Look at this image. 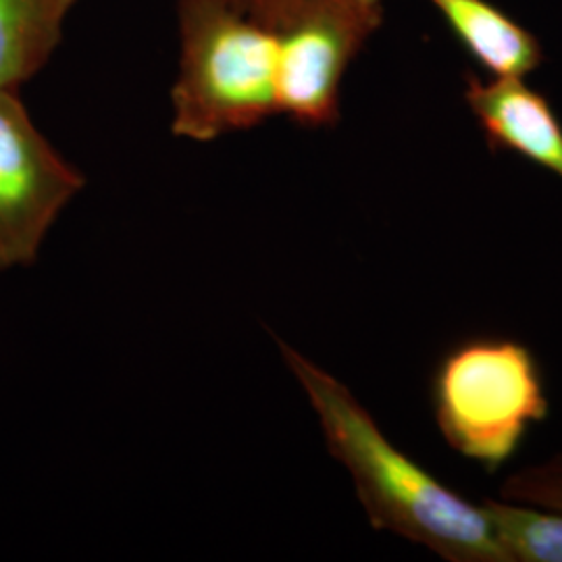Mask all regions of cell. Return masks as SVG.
I'll use <instances>...</instances> for the list:
<instances>
[{
  "label": "cell",
  "mask_w": 562,
  "mask_h": 562,
  "mask_svg": "<svg viewBox=\"0 0 562 562\" xmlns=\"http://www.w3.org/2000/svg\"><path fill=\"white\" fill-rule=\"evenodd\" d=\"M280 348L375 529L422 543L446 561L506 562L480 504L462 498L390 442L344 383L292 346L280 341Z\"/></svg>",
  "instance_id": "cell-1"
},
{
  "label": "cell",
  "mask_w": 562,
  "mask_h": 562,
  "mask_svg": "<svg viewBox=\"0 0 562 562\" xmlns=\"http://www.w3.org/2000/svg\"><path fill=\"white\" fill-rule=\"evenodd\" d=\"M176 7L173 136L213 142L280 115V42L261 0H176Z\"/></svg>",
  "instance_id": "cell-2"
},
{
  "label": "cell",
  "mask_w": 562,
  "mask_h": 562,
  "mask_svg": "<svg viewBox=\"0 0 562 562\" xmlns=\"http://www.w3.org/2000/svg\"><path fill=\"white\" fill-rule=\"evenodd\" d=\"M434 419L462 459L496 473L548 419L542 367L513 338L475 336L443 355L431 378Z\"/></svg>",
  "instance_id": "cell-3"
},
{
  "label": "cell",
  "mask_w": 562,
  "mask_h": 562,
  "mask_svg": "<svg viewBox=\"0 0 562 562\" xmlns=\"http://www.w3.org/2000/svg\"><path fill=\"white\" fill-rule=\"evenodd\" d=\"M280 42L278 113L334 127L341 81L385 21L383 0H261Z\"/></svg>",
  "instance_id": "cell-4"
},
{
  "label": "cell",
  "mask_w": 562,
  "mask_h": 562,
  "mask_svg": "<svg viewBox=\"0 0 562 562\" xmlns=\"http://www.w3.org/2000/svg\"><path fill=\"white\" fill-rule=\"evenodd\" d=\"M21 90H0V271L30 267L86 180L36 127Z\"/></svg>",
  "instance_id": "cell-5"
},
{
  "label": "cell",
  "mask_w": 562,
  "mask_h": 562,
  "mask_svg": "<svg viewBox=\"0 0 562 562\" xmlns=\"http://www.w3.org/2000/svg\"><path fill=\"white\" fill-rule=\"evenodd\" d=\"M462 99L492 153H510L562 181V121L521 78L464 74Z\"/></svg>",
  "instance_id": "cell-6"
},
{
  "label": "cell",
  "mask_w": 562,
  "mask_h": 562,
  "mask_svg": "<svg viewBox=\"0 0 562 562\" xmlns=\"http://www.w3.org/2000/svg\"><path fill=\"white\" fill-rule=\"evenodd\" d=\"M442 18L448 32L462 50L482 67L490 78L527 80L542 67L546 53L536 38L515 18L490 0H425Z\"/></svg>",
  "instance_id": "cell-7"
},
{
  "label": "cell",
  "mask_w": 562,
  "mask_h": 562,
  "mask_svg": "<svg viewBox=\"0 0 562 562\" xmlns=\"http://www.w3.org/2000/svg\"><path fill=\"white\" fill-rule=\"evenodd\" d=\"M80 0H0V90H21L59 50Z\"/></svg>",
  "instance_id": "cell-8"
},
{
  "label": "cell",
  "mask_w": 562,
  "mask_h": 562,
  "mask_svg": "<svg viewBox=\"0 0 562 562\" xmlns=\"http://www.w3.org/2000/svg\"><path fill=\"white\" fill-rule=\"evenodd\" d=\"M480 506L506 562H562V513L504 498Z\"/></svg>",
  "instance_id": "cell-9"
},
{
  "label": "cell",
  "mask_w": 562,
  "mask_h": 562,
  "mask_svg": "<svg viewBox=\"0 0 562 562\" xmlns=\"http://www.w3.org/2000/svg\"><path fill=\"white\" fill-rule=\"evenodd\" d=\"M501 498L562 513V454L508 475L501 485Z\"/></svg>",
  "instance_id": "cell-10"
}]
</instances>
